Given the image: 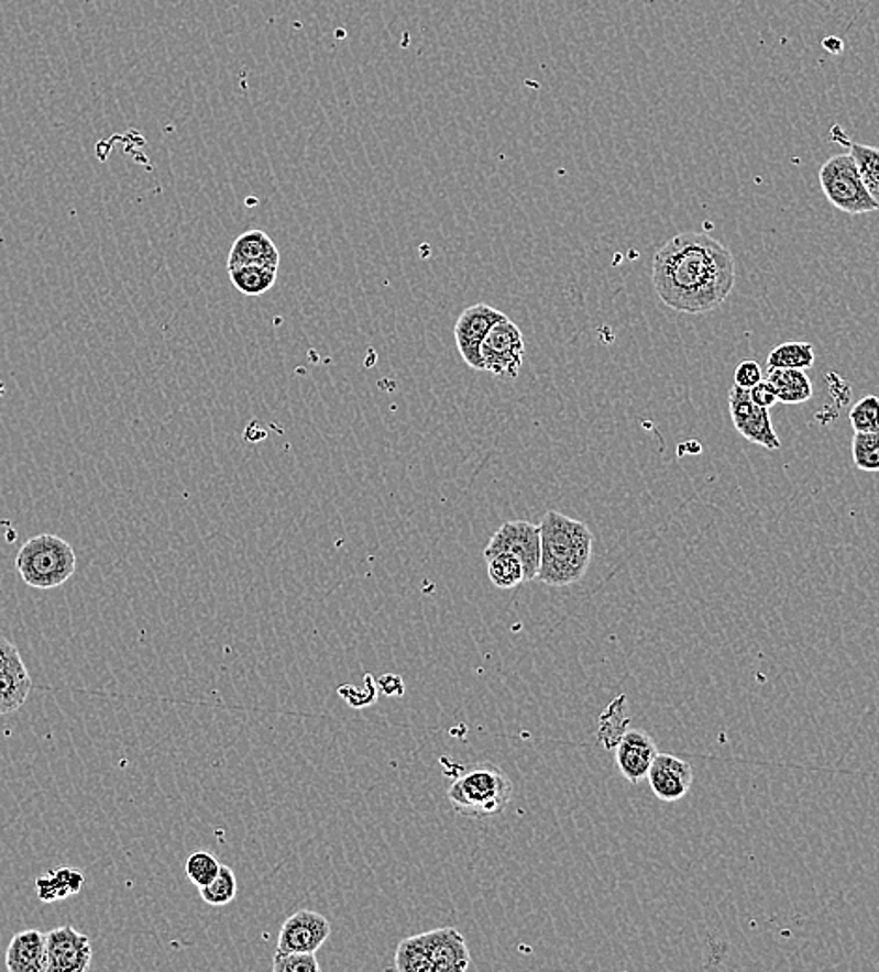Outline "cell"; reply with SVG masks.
Masks as SVG:
<instances>
[{"instance_id":"18","label":"cell","mask_w":879,"mask_h":972,"mask_svg":"<svg viewBox=\"0 0 879 972\" xmlns=\"http://www.w3.org/2000/svg\"><path fill=\"white\" fill-rule=\"evenodd\" d=\"M767 382L782 405H803L814 395L811 378L803 368H767Z\"/></svg>"},{"instance_id":"10","label":"cell","mask_w":879,"mask_h":972,"mask_svg":"<svg viewBox=\"0 0 879 972\" xmlns=\"http://www.w3.org/2000/svg\"><path fill=\"white\" fill-rule=\"evenodd\" d=\"M47 972L87 971L92 960V942L72 926L47 931Z\"/></svg>"},{"instance_id":"29","label":"cell","mask_w":879,"mask_h":972,"mask_svg":"<svg viewBox=\"0 0 879 972\" xmlns=\"http://www.w3.org/2000/svg\"><path fill=\"white\" fill-rule=\"evenodd\" d=\"M274 972H318V963L315 952H275Z\"/></svg>"},{"instance_id":"15","label":"cell","mask_w":879,"mask_h":972,"mask_svg":"<svg viewBox=\"0 0 879 972\" xmlns=\"http://www.w3.org/2000/svg\"><path fill=\"white\" fill-rule=\"evenodd\" d=\"M10 972H47V935L37 929L15 934L7 950Z\"/></svg>"},{"instance_id":"25","label":"cell","mask_w":879,"mask_h":972,"mask_svg":"<svg viewBox=\"0 0 879 972\" xmlns=\"http://www.w3.org/2000/svg\"><path fill=\"white\" fill-rule=\"evenodd\" d=\"M199 891L200 897L205 899L206 904L212 905V907H223V905H229L232 899L237 897V875H234L231 868L221 866L212 883L200 886Z\"/></svg>"},{"instance_id":"19","label":"cell","mask_w":879,"mask_h":972,"mask_svg":"<svg viewBox=\"0 0 879 972\" xmlns=\"http://www.w3.org/2000/svg\"><path fill=\"white\" fill-rule=\"evenodd\" d=\"M83 885H85V875L79 870L69 866L55 868L42 877H37V897L45 904H53L58 899L79 894Z\"/></svg>"},{"instance_id":"23","label":"cell","mask_w":879,"mask_h":972,"mask_svg":"<svg viewBox=\"0 0 879 972\" xmlns=\"http://www.w3.org/2000/svg\"><path fill=\"white\" fill-rule=\"evenodd\" d=\"M816 354L811 343H782L767 355V368L814 367Z\"/></svg>"},{"instance_id":"6","label":"cell","mask_w":879,"mask_h":972,"mask_svg":"<svg viewBox=\"0 0 879 972\" xmlns=\"http://www.w3.org/2000/svg\"><path fill=\"white\" fill-rule=\"evenodd\" d=\"M524 354L526 343L523 331L509 318L494 324L481 344L483 371L493 374L494 378L515 380L523 367Z\"/></svg>"},{"instance_id":"31","label":"cell","mask_w":879,"mask_h":972,"mask_svg":"<svg viewBox=\"0 0 879 972\" xmlns=\"http://www.w3.org/2000/svg\"><path fill=\"white\" fill-rule=\"evenodd\" d=\"M748 395H750V399H752L755 405L767 408V410L773 408L774 405H779L777 393H774L773 386L767 380L758 382L752 389H748Z\"/></svg>"},{"instance_id":"33","label":"cell","mask_w":879,"mask_h":972,"mask_svg":"<svg viewBox=\"0 0 879 972\" xmlns=\"http://www.w3.org/2000/svg\"><path fill=\"white\" fill-rule=\"evenodd\" d=\"M823 47L829 51V53H840V51L844 49V45H842L838 37H827V40L823 42Z\"/></svg>"},{"instance_id":"13","label":"cell","mask_w":879,"mask_h":972,"mask_svg":"<svg viewBox=\"0 0 879 972\" xmlns=\"http://www.w3.org/2000/svg\"><path fill=\"white\" fill-rule=\"evenodd\" d=\"M649 787L662 803H678L691 792L694 771L691 763L672 754H657L648 773Z\"/></svg>"},{"instance_id":"30","label":"cell","mask_w":879,"mask_h":972,"mask_svg":"<svg viewBox=\"0 0 879 972\" xmlns=\"http://www.w3.org/2000/svg\"><path fill=\"white\" fill-rule=\"evenodd\" d=\"M761 380H763V373H761L760 363L755 360H745L737 365L736 373H734V386L752 389Z\"/></svg>"},{"instance_id":"14","label":"cell","mask_w":879,"mask_h":972,"mask_svg":"<svg viewBox=\"0 0 879 972\" xmlns=\"http://www.w3.org/2000/svg\"><path fill=\"white\" fill-rule=\"evenodd\" d=\"M432 971L462 972L470 967V950L455 928H438L421 934Z\"/></svg>"},{"instance_id":"32","label":"cell","mask_w":879,"mask_h":972,"mask_svg":"<svg viewBox=\"0 0 879 972\" xmlns=\"http://www.w3.org/2000/svg\"><path fill=\"white\" fill-rule=\"evenodd\" d=\"M23 664L18 648L13 645L4 636H0V672H4L8 667L19 666Z\"/></svg>"},{"instance_id":"17","label":"cell","mask_w":879,"mask_h":972,"mask_svg":"<svg viewBox=\"0 0 879 972\" xmlns=\"http://www.w3.org/2000/svg\"><path fill=\"white\" fill-rule=\"evenodd\" d=\"M831 139L836 143L844 144L849 150V156L854 157L855 165L859 168L862 184L867 187L868 194L872 197L873 202L879 208V148L870 146V144L854 143L846 137V133L840 130V125L831 128Z\"/></svg>"},{"instance_id":"20","label":"cell","mask_w":879,"mask_h":972,"mask_svg":"<svg viewBox=\"0 0 879 972\" xmlns=\"http://www.w3.org/2000/svg\"><path fill=\"white\" fill-rule=\"evenodd\" d=\"M31 673L25 664L0 672V715H10L25 705L31 694Z\"/></svg>"},{"instance_id":"4","label":"cell","mask_w":879,"mask_h":972,"mask_svg":"<svg viewBox=\"0 0 879 972\" xmlns=\"http://www.w3.org/2000/svg\"><path fill=\"white\" fill-rule=\"evenodd\" d=\"M513 795L512 780L493 765H481L457 778L448 789L451 808L461 816L488 819L505 810Z\"/></svg>"},{"instance_id":"12","label":"cell","mask_w":879,"mask_h":972,"mask_svg":"<svg viewBox=\"0 0 879 972\" xmlns=\"http://www.w3.org/2000/svg\"><path fill=\"white\" fill-rule=\"evenodd\" d=\"M659 754L653 737L644 729H627L616 744V765L619 774L630 784L648 778L649 769Z\"/></svg>"},{"instance_id":"28","label":"cell","mask_w":879,"mask_h":972,"mask_svg":"<svg viewBox=\"0 0 879 972\" xmlns=\"http://www.w3.org/2000/svg\"><path fill=\"white\" fill-rule=\"evenodd\" d=\"M219 868H221V864H219L218 859L212 853H208V851H195V853L189 854V859L186 862L187 877L199 888L200 886L208 885V883H212L219 873Z\"/></svg>"},{"instance_id":"2","label":"cell","mask_w":879,"mask_h":972,"mask_svg":"<svg viewBox=\"0 0 879 972\" xmlns=\"http://www.w3.org/2000/svg\"><path fill=\"white\" fill-rule=\"evenodd\" d=\"M541 563L537 579L565 587L584 578L592 561L593 535L586 523L549 511L542 518Z\"/></svg>"},{"instance_id":"22","label":"cell","mask_w":879,"mask_h":972,"mask_svg":"<svg viewBox=\"0 0 879 972\" xmlns=\"http://www.w3.org/2000/svg\"><path fill=\"white\" fill-rule=\"evenodd\" d=\"M485 560L488 578L498 589H513L526 582L523 563L512 552H494L485 555Z\"/></svg>"},{"instance_id":"21","label":"cell","mask_w":879,"mask_h":972,"mask_svg":"<svg viewBox=\"0 0 879 972\" xmlns=\"http://www.w3.org/2000/svg\"><path fill=\"white\" fill-rule=\"evenodd\" d=\"M229 277L238 292H242L243 296H261L274 287L277 269L248 264V266L229 268Z\"/></svg>"},{"instance_id":"7","label":"cell","mask_w":879,"mask_h":972,"mask_svg":"<svg viewBox=\"0 0 879 972\" xmlns=\"http://www.w3.org/2000/svg\"><path fill=\"white\" fill-rule=\"evenodd\" d=\"M494 552H512L517 555L523 563L526 582L537 579L541 563V526L526 520L502 523L499 530L491 537L483 555Z\"/></svg>"},{"instance_id":"26","label":"cell","mask_w":879,"mask_h":972,"mask_svg":"<svg viewBox=\"0 0 879 972\" xmlns=\"http://www.w3.org/2000/svg\"><path fill=\"white\" fill-rule=\"evenodd\" d=\"M851 455L860 472H879V432H855Z\"/></svg>"},{"instance_id":"24","label":"cell","mask_w":879,"mask_h":972,"mask_svg":"<svg viewBox=\"0 0 879 972\" xmlns=\"http://www.w3.org/2000/svg\"><path fill=\"white\" fill-rule=\"evenodd\" d=\"M395 969L399 972H435L421 934L400 941L395 952Z\"/></svg>"},{"instance_id":"27","label":"cell","mask_w":879,"mask_h":972,"mask_svg":"<svg viewBox=\"0 0 879 972\" xmlns=\"http://www.w3.org/2000/svg\"><path fill=\"white\" fill-rule=\"evenodd\" d=\"M849 424L855 432H879V397L868 395L857 400L849 411Z\"/></svg>"},{"instance_id":"3","label":"cell","mask_w":879,"mask_h":972,"mask_svg":"<svg viewBox=\"0 0 879 972\" xmlns=\"http://www.w3.org/2000/svg\"><path fill=\"white\" fill-rule=\"evenodd\" d=\"M77 555L68 541L53 533L32 537L19 550L15 568L26 586L55 589L74 576Z\"/></svg>"},{"instance_id":"11","label":"cell","mask_w":879,"mask_h":972,"mask_svg":"<svg viewBox=\"0 0 879 972\" xmlns=\"http://www.w3.org/2000/svg\"><path fill=\"white\" fill-rule=\"evenodd\" d=\"M331 934L326 916L315 910H298L285 920L277 939L279 952H315Z\"/></svg>"},{"instance_id":"8","label":"cell","mask_w":879,"mask_h":972,"mask_svg":"<svg viewBox=\"0 0 879 972\" xmlns=\"http://www.w3.org/2000/svg\"><path fill=\"white\" fill-rule=\"evenodd\" d=\"M728 410L734 427L745 440L769 449V451L780 449L782 443L774 432L769 410L755 405L748 395V389L737 386L729 389Z\"/></svg>"},{"instance_id":"16","label":"cell","mask_w":879,"mask_h":972,"mask_svg":"<svg viewBox=\"0 0 879 972\" xmlns=\"http://www.w3.org/2000/svg\"><path fill=\"white\" fill-rule=\"evenodd\" d=\"M266 266V268L279 269V250L275 247L274 240L264 231H248L232 243L227 269L237 266Z\"/></svg>"},{"instance_id":"5","label":"cell","mask_w":879,"mask_h":972,"mask_svg":"<svg viewBox=\"0 0 879 972\" xmlns=\"http://www.w3.org/2000/svg\"><path fill=\"white\" fill-rule=\"evenodd\" d=\"M817 178L825 199L829 200V205L835 206L836 210L848 216L879 210L862 184L854 157L849 154H836L829 157L820 168Z\"/></svg>"},{"instance_id":"9","label":"cell","mask_w":879,"mask_h":972,"mask_svg":"<svg viewBox=\"0 0 879 972\" xmlns=\"http://www.w3.org/2000/svg\"><path fill=\"white\" fill-rule=\"evenodd\" d=\"M504 318H507L504 312L486 303L468 307L461 312L453 333H455L457 350L461 352L468 367L483 371L481 344L485 341L486 333L493 330V325L498 324Z\"/></svg>"},{"instance_id":"1","label":"cell","mask_w":879,"mask_h":972,"mask_svg":"<svg viewBox=\"0 0 879 972\" xmlns=\"http://www.w3.org/2000/svg\"><path fill=\"white\" fill-rule=\"evenodd\" d=\"M651 280L672 311L705 314L723 306L734 290L736 261L710 234L681 232L657 251Z\"/></svg>"}]
</instances>
